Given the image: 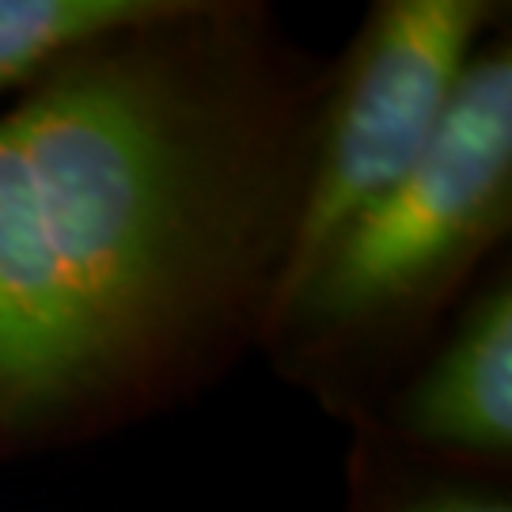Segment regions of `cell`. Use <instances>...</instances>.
Returning <instances> with one entry per match:
<instances>
[{"label":"cell","mask_w":512,"mask_h":512,"mask_svg":"<svg viewBox=\"0 0 512 512\" xmlns=\"http://www.w3.org/2000/svg\"><path fill=\"white\" fill-rule=\"evenodd\" d=\"M342 512H512V471L421 456L349 429Z\"/></svg>","instance_id":"5"},{"label":"cell","mask_w":512,"mask_h":512,"mask_svg":"<svg viewBox=\"0 0 512 512\" xmlns=\"http://www.w3.org/2000/svg\"><path fill=\"white\" fill-rule=\"evenodd\" d=\"M421 456L512 471V262L478 281L456 319L365 421Z\"/></svg>","instance_id":"4"},{"label":"cell","mask_w":512,"mask_h":512,"mask_svg":"<svg viewBox=\"0 0 512 512\" xmlns=\"http://www.w3.org/2000/svg\"><path fill=\"white\" fill-rule=\"evenodd\" d=\"M152 8L156 0H0V95L19 92L61 54Z\"/></svg>","instance_id":"6"},{"label":"cell","mask_w":512,"mask_h":512,"mask_svg":"<svg viewBox=\"0 0 512 512\" xmlns=\"http://www.w3.org/2000/svg\"><path fill=\"white\" fill-rule=\"evenodd\" d=\"M330 54L262 0H156L0 110V463L107 440L262 349Z\"/></svg>","instance_id":"1"},{"label":"cell","mask_w":512,"mask_h":512,"mask_svg":"<svg viewBox=\"0 0 512 512\" xmlns=\"http://www.w3.org/2000/svg\"><path fill=\"white\" fill-rule=\"evenodd\" d=\"M512 236V35L475 54L433 152L277 304L281 384L353 429L418 365Z\"/></svg>","instance_id":"2"},{"label":"cell","mask_w":512,"mask_h":512,"mask_svg":"<svg viewBox=\"0 0 512 512\" xmlns=\"http://www.w3.org/2000/svg\"><path fill=\"white\" fill-rule=\"evenodd\" d=\"M505 0H376L330 57L281 296L433 152ZM277 311V308H274Z\"/></svg>","instance_id":"3"}]
</instances>
